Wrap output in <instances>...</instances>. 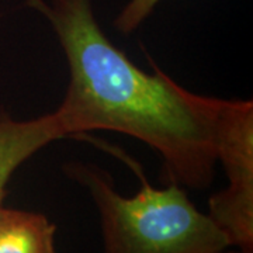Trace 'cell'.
I'll return each instance as SVG.
<instances>
[{
	"label": "cell",
	"instance_id": "cell-3",
	"mask_svg": "<svg viewBox=\"0 0 253 253\" xmlns=\"http://www.w3.org/2000/svg\"><path fill=\"white\" fill-rule=\"evenodd\" d=\"M217 162L228 186L208 200V215L231 246L253 252V103L221 100L215 118Z\"/></svg>",
	"mask_w": 253,
	"mask_h": 253
},
{
	"label": "cell",
	"instance_id": "cell-1",
	"mask_svg": "<svg viewBox=\"0 0 253 253\" xmlns=\"http://www.w3.org/2000/svg\"><path fill=\"white\" fill-rule=\"evenodd\" d=\"M51 23L69 68L55 110L66 136L113 131L139 139L161 156L163 180L206 190L215 176L219 99L191 93L149 59L138 68L99 26L93 0H27Z\"/></svg>",
	"mask_w": 253,
	"mask_h": 253
},
{
	"label": "cell",
	"instance_id": "cell-2",
	"mask_svg": "<svg viewBox=\"0 0 253 253\" xmlns=\"http://www.w3.org/2000/svg\"><path fill=\"white\" fill-rule=\"evenodd\" d=\"M118 156L141 181L135 196H121L111 176L94 163L63 165L65 174L89 191L99 211L104 253H218L231 248L225 234L191 203L184 187L168 183L155 189L139 163Z\"/></svg>",
	"mask_w": 253,
	"mask_h": 253
},
{
	"label": "cell",
	"instance_id": "cell-4",
	"mask_svg": "<svg viewBox=\"0 0 253 253\" xmlns=\"http://www.w3.org/2000/svg\"><path fill=\"white\" fill-rule=\"evenodd\" d=\"M62 138L68 136L55 111L26 121L13 120L6 114L0 117V206L18 168L44 146Z\"/></svg>",
	"mask_w": 253,
	"mask_h": 253
},
{
	"label": "cell",
	"instance_id": "cell-7",
	"mask_svg": "<svg viewBox=\"0 0 253 253\" xmlns=\"http://www.w3.org/2000/svg\"><path fill=\"white\" fill-rule=\"evenodd\" d=\"M218 253H253V252H248V251H242V249H238L236 248L235 251H229V248H226L224 251H221V252Z\"/></svg>",
	"mask_w": 253,
	"mask_h": 253
},
{
	"label": "cell",
	"instance_id": "cell-5",
	"mask_svg": "<svg viewBox=\"0 0 253 253\" xmlns=\"http://www.w3.org/2000/svg\"><path fill=\"white\" fill-rule=\"evenodd\" d=\"M46 215L0 206V253H58Z\"/></svg>",
	"mask_w": 253,
	"mask_h": 253
},
{
	"label": "cell",
	"instance_id": "cell-6",
	"mask_svg": "<svg viewBox=\"0 0 253 253\" xmlns=\"http://www.w3.org/2000/svg\"><path fill=\"white\" fill-rule=\"evenodd\" d=\"M162 0H129L114 20V27L124 36H129L154 13Z\"/></svg>",
	"mask_w": 253,
	"mask_h": 253
}]
</instances>
